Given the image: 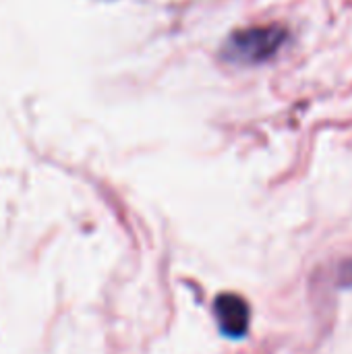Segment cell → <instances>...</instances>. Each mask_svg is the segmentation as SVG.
Returning a JSON list of instances; mask_svg holds the SVG:
<instances>
[{
	"label": "cell",
	"mask_w": 352,
	"mask_h": 354,
	"mask_svg": "<svg viewBox=\"0 0 352 354\" xmlns=\"http://www.w3.org/2000/svg\"><path fill=\"white\" fill-rule=\"evenodd\" d=\"M288 39V29L270 23L234 31L224 44V58L234 64H261L274 58Z\"/></svg>",
	"instance_id": "obj_1"
},
{
	"label": "cell",
	"mask_w": 352,
	"mask_h": 354,
	"mask_svg": "<svg viewBox=\"0 0 352 354\" xmlns=\"http://www.w3.org/2000/svg\"><path fill=\"white\" fill-rule=\"evenodd\" d=\"M214 317L220 334L226 336L228 340H243L249 334L251 307L243 297L234 292H222L216 297Z\"/></svg>",
	"instance_id": "obj_2"
},
{
	"label": "cell",
	"mask_w": 352,
	"mask_h": 354,
	"mask_svg": "<svg viewBox=\"0 0 352 354\" xmlns=\"http://www.w3.org/2000/svg\"><path fill=\"white\" fill-rule=\"evenodd\" d=\"M338 278H340L342 286H351L352 288V261L342 263V268H340V272H338Z\"/></svg>",
	"instance_id": "obj_3"
}]
</instances>
